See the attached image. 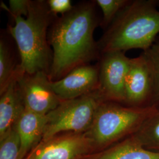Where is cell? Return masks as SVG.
<instances>
[{
    "instance_id": "1",
    "label": "cell",
    "mask_w": 159,
    "mask_h": 159,
    "mask_svg": "<svg viewBox=\"0 0 159 159\" xmlns=\"http://www.w3.org/2000/svg\"><path fill=\"white\" fill-rule=\"evenodd\" d=\"M96 2H81L61 17H56L48 31L52 51L48 77L51 81L62 79L79 66L100 60L101 53L94 32L100 25Z\"/></svg>"
},
{
    "instance_id": "2",
    "label": "cell",
    "mask_w": 159,
    "mask_h": 159,
    "mask_svg": "<svg viewBox=\"0 0 159 159\" xmlns=\"http://www.w3.org/2000/svg\"><path fill=\"white\" fill-rule=\"evenodd\" d=\"M159 0H131L97 41L102 54L153 45L159 34Z\"/></svg>"
},
{
    "instance_id": "3",
    "label": "cell",
    "mask_w": 159,
    "mask_h": 159,
    "mask_svg": "<svg viewBox=\"0 0 159 159\" xmlns=\"http://www.w3.org/2000/svg\"><path fill=\"white\" fill-rule=\"evenodd\" d=\"M56 17L47 1H30L26 19L14 17V25H8L7 32L15 40L20 57L19 69L33 74L43 71L49 74L52 51L48 41V31Z\"/></svg>"
},
{
    "instance_id": "4",
    "label": "cell",
    "mask_w": 159,
    "mask_h": 159,
    "mask_svg": "<svg viewBox=\"0 0 159 159\" xmlns=\"http://www.w3.org/2000/svg\"><path fill=\"white\" fill-rule=\"evenodd\" d=\"M158 106L136 107L119 102H103L97 109L90 129L85 133L94 152H100L126 136L134 134L153 114Z\"/></svg>"
},
{
    "instance_id": "5",
    "label": "cell",
    "mask_w": 159,
    "mask_h": 159,
    "mask_svg": "<svg viewBox=\"0 0 159 159\" xmlns=\"http://www.w3.org/2000/svg\"><path fill=\"white\" fill-rule=\"evenodd\" d=\"M102 102L97 91L62 101L47 114L42 141L64 133H85L90 129L97 109Z\"/></svg>"
},
{
    "instance_id": "6",
    "label": "cell",
    "mask_w": 159,
    "mask_h": 159,
    "mask_svg": "<svg viewBox=\"0 0 159 159\" xmlns=\"http://www.w3.org/2000/svg\"><path fill=\"white\" fill-rule=\"evenodd\" d=\"M130 60L123 51L102 54L98 62L99 85L97 92L102 102L125 104V77Z\"/></svg>"
},
{
    "instance_id": "7",
    "label": "cell",
    "mask_w": 159,
    "mask_h": 159,
    "mask_svg": "<svg viewBox=\"0 0 159 159\" xmlns=\"http://www.w3.org/2000/svg\"><path fill=\"white\" fill-rule=\"evenodd\" d=\"M16 79L26 110L47 115L62 102L52 90L51 81L46 73L28 74L22 72L18 67Z\"/></svg>"
},
{
    "instance_id": "8",
    "label": "cell",
    "mask_w": 159,
    "mask_h": 159,
    "mask_svg": "<svg viewBox=\"0 0 159 159\" xmlns=\"http://www.w3.org/2000/svg\"><path fill=\"white\" fill-rule=\"evenodd\" d=\"M93 152L86 133H64L41 141L25 159H83Z\"/></svg>"
},
{
    "instance_id": "9",
    "label": "cell",
    "mask_w": 159,
    "mask_h": 159,
    "mask_svg": "<svg viewBox=\"0 0 159 159\" xmlns=\"http://www.w3.org/2000/svg\"><path fill=\"white\" fill-rule=\"evenodd\" d=\"M154 80L151 67L143 53L130 58L125 77V105L146 107L152 106Z\"/></svg>"
},
{
    "instance_id": "10",
    "label": "cell",
    "mask_w": 159,
    "mask_h": 159,
    "mask_svg": "<svg viewBox=\"0 0 159 159\" xmlns=\"http://www.w3.org/2000/svg\"><path fill=\"white\" fill-rule=\"evenodd\" d=\"M98 85V63L81 66L62 79L51 81L52 90L61 101L72 100L97 91Z\"/></svg>"
},
{
    "instance_id": "11",
    "label": "cell",
    "mask_w": 159,
    "mask_h": 159,
    "mask_svg": "<svg viewBox=\"0 0 159 159\" xmlns=\"http://www.w3.org/2000/svg\"><path fill=\"white\" fill-rule=\"evenodd\" d=\"M47 123V114L41 115L25 109L14 129L20 140L19 159H25L42 140Z\"/></svg>"
},
{
    "instance_id": "12",
    "label": "cell",
    "mask_w": 159,
    "mask_h": 159,
    "mask_svg": "<svg viewBox=\"0 0 159 159\" xmlns=\"http://www.w3.org/2000/svg\"><path fill=\"white\" fill-rule=\"evenodd\" d=\"M0 140L11 130L25 109L16 79V73L0 93Z\"/></svg>"
},
{
    "instance_id": "13",
    "label": "cell",
    "mask_w": 159,
    "mask_h": 159,
    "mask_svg": "<svg viewBox=\"0 0 159 159\" xmlns=\"http://www.w3.org/2000/svg\"><path fill=\"white\" fill-rule=\"evenodd\" d=\"M83 159H159V152L146 149L133 134Z\"/></svg>"
},
{
    "instance_id": "14",
    "label": "cell",
    "mask_w": 159,
    "mask_h": 159,
    "mask_svg": "<svg viewBox=\"0 0 159 159\" xmlns=\"http://www.w3.org/2000/svg\"><path fill=\"white\" fill-rule=\"evenodd\" d=\"M133 135L144 148L159 152V106L158 110L143 123Z\"/></svg>"
},
{
    "instance_id": "15",
    "label": "cell",
    "mask_w": 159,
    "mask_h": 159,
    "mask_svg": "<svg viewBox=\"0 0 159 159\" xmlns=\"http://www.w3.org/2000/svg\"><path fill=\"white\" fill-rule=\"evenodd\" d=\"M20 64H17L11 47L7 41H0V93L9 84L17 71Z\"/></svg>"
},
{
    "instance_id": "16",
    "label": "cell",
    "mask_w": 159,
    "mask_h": 159,
    "mask_svg": "<svg viewBox=\"0 0 159 159\" xmlns=\"http://www.w3.org/2000/svg\"><path fill=\"white\" fill-rule=\"evenodd\" d=\"M94 1L102 12L100 26L106 30L120 12L130 3L131 0H96Z\"/></svg>"
},
{
    "instance_id": "17",
    "label": "cell",
    "mask_w": 159,
    "mask_h": 159,
    "mask_svg": "<svg viewBox=\"0 0 159 159\" xmlns=\"http://www.w3.org/2000/svg\"><path fill=\"white\" fill-rule=\"evenodd\" d=\"M152 68L154 80V92L152 106H159V36L148 50L143 51Z\"/></svg>"
},
{
    "instance_id": "18",
    "label": "cell",
    "mask_w": 159,
    "mask_h": 159,
    "mask_svg": "<svg viewBox=\"0 0 159 159\" xmlns=\"http://www.w3.org/2000/svg\"><path fill=\"white\" fill-rule=\"evenodd\" d=\"M20 140L17 131L12 128L0 140V159H19Z\"/></svg>"
},
{
    "instance_id": "19",
    "label": "cell",
    "mask_w": 159,
    "mask_h": 159,
    "mask_svg": "<svg viewBox=\"0 0 159 159\" xmlns=\"http://www.w3.org/2000/svg\"><path fill=\"white\" fill-rule=\"evenodd\" d=\"M30 0H10L9 7L7 8L4 3L2 7L8 12L12 18L14 17H27L29 14Z\"/></svg>"
},
{
    "instance_id": "20",
    "label": "cell",
    "mask_w": 159,
    "mask_h": 159,
    "mask_svg": "<svg viewBox=\"0 0 159 159\" xmlns=\"http://www.w3.org/2000/svg\"><path fill=\"white\" fill-rule=\"evenodd\" d=\"M52 14L54 16L61 14V16L70 11L73 8L70 0H48L47 1Z\"/></svg>"
}]
</instances>
